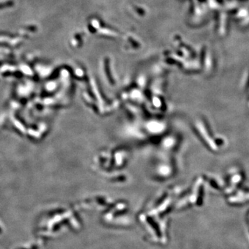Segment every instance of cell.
Returning a JSON list of instances; mask_svg holds the SVG:
<instances>
[{
    "label": "cell",
    "instance_id": "1",
    "mask_svg": "<svg viewBox=\"0 0 249 249\" xmlns=\"http://www.w3.org/2000/svg\"><path fill=\"white\" fill-rule=\"evenodd\" d=\"M38 246H36V245H35V246H33L32 248H31V249H38Z\"/></svg>",
    "mask_w": 249,
    "mask_h": 249
},
{
    "label": "cell",
    "instance_id": "2",
    "mask_svg": "<svg viewBox=\"0 0 249 249\" xmlns=\"http://www.w3.org/2000/svg\"><path fill=\"white\" fill-rule=\"evenodd\" d=\"M1 232H2V230H1V228H0V234H1Z\"/></svg>",
    "mask_w": 249,
    "mask_h": 249
}]
</instances>
